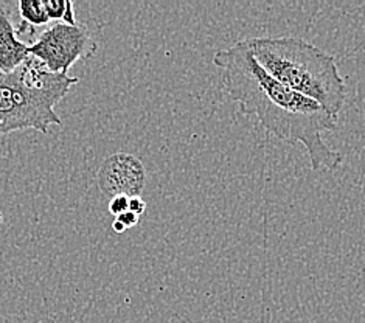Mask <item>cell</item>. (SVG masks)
Instances as JSON below:
<instances>
[{
  "instance_id": "obj_1",
  "label": "cell",
  "mask_w": 365,
  "mask_h": 323,
  "mask_svg": "<svg viewBox=\"0 0 365 323\" xmlns=\"http://www.w3.org/2000/svg\"><path fill=\"white\" fill-rule=\"evenodd\" d=\"M213 63L221 68L225 92L241 111L255 116L280 140L305 146L312 171L319 174L341 167L342 155L322 140V134L339 128L337 117L274 80L252 56L245 41L216 51Z\"/></svg>"
},
{
  "instance_id": "obj_2",
  "label": "cell",
  "mask_w": 365,
  "mask_h": 323,
  "mask_svg": "<svg viewBox=\"0 0 365 323\" xmlns=\"http://www.w3.org/2000/svg\"><path fill=\"white\" fill-rule=\"evenodd\" d=\"M242 41L274 80L319 103L331 116H339L346 100V87L331 55L302 38L266 36Z\"/></svg>"
},
{
  "instance_id": "obj_3",
  "label": "cell",
  "mask_w": 365,
  "mask_h": 323,
  "mask_svg": "<svg viewBox=\"0 0 365 323\" xmlns=\"http://www.w3.org/2000/svg\"><path fill=\"white\" fill-rule=\"evenodd\" d=\"M78 83L75 76L50 72L31 55L14 72H0V135L24 129L47 134L51 125L63 126L55 106Z\"/></svg>"
},
{
  "instance_id": "obj_4",
  "label": "cell",
  "mask_w": 365,
  "mask_h": 323,
  "mask_svg": "<svg viewBox=\"0 0 365 323\" xmlns=\"http://www.w3.org/2000/svg\"><path fill=\"white\" fill-rule=\"evenodd\" d=\"M98 43L83 24L67 25L56 22L29 47L30 55L38 58L50 72L68 75L71 67L80 59H91L97 53Z\"/></svg>"
},
{
  "instance_id": "obj_5",
  "label": "cell",
  "mask_w": 365,
  "mask_h": 323,
  "mask_svg": "<svg viewBox=\"0 0 365 323\" xmlns=\"http://www.w3.org/2000/svg\"><path fill=\"white\" fill-rule=\"evenodd\" d=\"M145 183L146 170L140 159L133 154H112L104 159L98 170V187L109 199L115 196H140Z\"/></svg>"
},
{
  "instance_id": "obj_6",
  "label": "cell",
  "mask_w": 365,
  "mask_h": 323,
  "mask_svg": "<svg viewBox=\"0 0 365 323\" xmlns=\"http://www.w3.org/2000/svg\"><path fill=\"white\" fill-rule=\"evenodd\" d=\"M30 56L29 46L16 36L10 16L0 11V72L11 73Z\"/></svg>"
},
{
  "instance_id": "obj_7",
  "label": "cell",
  "mask_w": 365,
  "mask_h": 323,
  "mask_svg": "<svg viewBox=\"0 0 365 323\" xmlns=\"http://www.w3.org/2000/svg\"><path fill=\"white\" fill-rule=\"evenodd\" d=\"M17 8H19L21 21L30 24L34 29L42 27V25H47L50 22L42 0H21L17 4Z\"/></svg>"
},
{
  "instance_id": "obj_8",
  "label": "cell",
  "mask_w": 365,
  "mask_h": 323,
  "mask_svg": "<svg viewBox=\"0 0 365 323\" xmlns=\"http://www.w3.org/2000/svg\"><path fill=\"white\" fill-rule=\"evenodd\" d=\"M50 21L64 22L67 25H76L73 4L71 0H42Z\"/></svg>"
},
{
  "instance_id": "obj_9",
  "label": "cell",
  "mask_w": 365,
  "mask_h": 323,
  "mask_svg": "<svg viewBox=\"0 0 365 323\" xmlns=\"http://www.w3.org/2000/svg\"><path fill=\"white\" fill-rule=\"evenodd\" d=\"M129 210V198L128 196H115L109 199V213L115 217L121 213Z\"/></svg>"
},
{
  "instance_id": "obj_10",
  "label": "cell",
  "mask_w": 365,
  "mask_h": 323,
  "mask_svg": "<svg viewBox=\"0 0 365 323\" xmlns=\"http://www.w3.org/2000/svg\"><path fill=\"white\" fill-rule=\"evenodd\" d=\"M145 210H146V202L140 196L129 198V212H133L137 216H140L145 213Z\"/></svg>"
},
{
  "instance_id": "obj_11",
  "label": "cell",
  "mask_w": 365,
  "mask_h": 323,
  "mask_svg": "<svg viewBox=\"0 0 365 323\" xmlns=\"http://www.w3.org/2000/svg\"><path fill=\"white\" fill-rule=\"evenodd\" d=\"M138 217H140V216H137L135 213L128 210L125 213H121L120 216H117L115 220H118L121 224H123L126 227V230H128V229H131V227H135L138 224Z\"/></svg>"
},
{
  "instance_id": "obj_12",
  "label": "cell",
  "mask_w": 365,
  "mask_h": 323,
  "mask_svg": "<svg viewBox=\"0 0 365 323\" xmlns=\"http://www.w3.org/2000/svg\"><path fill=\"white\" fill-rule=\"evenodd\" d=\"M112 229H114L115 233H125L126 232V227L121 224L118 220H115L114 222H112Z\"/></svg>"
},
{
  "instance_id": "obj_13",
  "label": "cell",
  "mask_w": 365,
  "mask_h": 323,
  "mask_svg": "<svg viewBox=\"0 0 365 323\" xmlns=\"http://www.w3.org/2000/svg\"><path fill=\"white\" fill-rule=\"evenodd\" d=\"M2 221H4V215H2V212H0V224H2Z\"/></svg>"
}]
</instances>
